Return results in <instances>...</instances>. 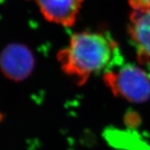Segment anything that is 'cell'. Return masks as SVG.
I'll use <instances>...</instances> for the list:
<instances>
[{
	"instance_id": "1",
	"label": "cell",
	"mask_w": 150,
	"mask_h": 150,
	"mask_svg": "<svg viewBox=\"0 0 150 150\" xmlns=\"http://www.w3.org/2000/svg\"><path fill=\"white\" fill-rule=\"evenodd\" d=\"M57 57L63 72L78 85H83L95 73L106 72L122 64L118 44L108 34L101 31L73 34L68 47Z\"/></svg>"
},
{
	"instance_id": "2",
	"label": "cell",
	"mask_w": 150,
	"mask_h": 150,
	"mask_svg": "<svg viewBox=\"0 0 150 150\" xmlns=\"http://www.w3.org/2000/svg\"><path fill=\"white\" fill-rule=\"evenodd\" d=\"M104 81L115 96L130 102L142 103L150 98L149 76L134 65H120L105 72Z\"/></svg>"
},
{
	"instance_id": "3",
	"label": "cell",
	"mask_w": 150,
	"mask_h": 150,
	"mask_svg": "<svg viewBox=\"0 0 150 150\" xmlns=\"http://www.w3.org/2000/svg\"><path fill=\"white\" fill-rule=\"evenodd\" d=\"M34 67L32 52L25 45L12 43L7 45L0 53V69L4 76L19 82L31 74Z\"/></svg>"
},
{
	"instance_id": "4",
	"label": "cell",
	"mask_w": 150,
	"mask_h": 150,
	"mask_svg": "<svg viewBox=\"0 0 150 150\" xmlns=\"http://www.w3.org/2000/svg\"><path fill=\"white\" fill-rule=\"evenodd\" d=\"M127 30L138 62L150 63V8L134 10L129 16Z\"/></svg>"
},
{
	"instance_id": "5",
	"label": "cell",
	"mask_w": 150,
	"mask_h": 150,
	"mask_svg": "<svg viewBox=\"0 0 150 150\" xmlns=\"http://www.w3.org/2000/svg\"><path fill=\"white\" fill-rule=\"evenodd\" d=\"M44 18L63 26H72L76 21L84 0H32Z\"/></svg>"
},
{
	"instance_id": "6",
	"label": "cell",
	"mask_w": 150,
	"mask_h": 150,
	"mask_svg": "<svg viewBox=\"0 0 150 150\" xmlns=\"http://www.w3.org/2000/svg\"><path fill=\"white\" fill-rule=\"evenodd\" d=\"M105 138L112 146L125 150H150V147L143 142L137 133L124 131L117 129H108Z\"/></svg>"
},
{
	"instance_id": "7",
	"label": "cell",
	"mask_w": 150,
	"mask_h": 150,
	"mask_svg": "<svg viewBox=\"0 0 150 150\" xmlns=\"http://www.w3.org/2000/svg\"><path fill=\"white\" fill-rule=\"evenodd\" d=\"M128 2L134 10L150 8V0H128Z\"/></svg>"
},
{
	"instance_id": "8",
	"label": "cell",
	"mask_w": 150,
	"mask_h": 150,
	"mask_svg": "<svg viewBox=\"0 0 150 150\" xmlns=\"http://www.w3.org/2000/svg\"><path fill=\"white\" fill-rule=\"evenodd\" d=\"M126 120H127V124H129L130 127H133V126H137L139 123V120H138V117L136 114H129L127 115L126 117Z\"/></svg>"
}]
</instances>
